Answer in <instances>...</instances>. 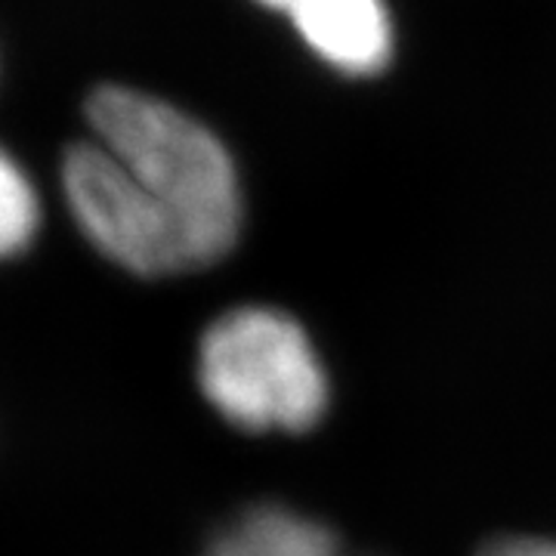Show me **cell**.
Segmentation results:
<instances>
[{
	"label": "cell",
	"mask_w": 556,
	"mask_h": 556,
	"mask_svg": "<svg viewBox=\"0 0 556 556\" xmlns=\"http://www.w3.org/2000/svg\"><path fill=\"white\" fill-rule=\"evenodd\" d=\"M199 387L223 420L248 433H306L331 399L316 343L276 306H236L204 328Z\"/></svg>",
	"instance_id": "cell-2"
},
{
	"label": "cell",
	"mask_w": 556,
	"mask_h": 556,
	"mask_svg": "<svg viewBox=\"0 0 556 556\" xmlns=\"http://www.w3.org/2000/svg\"><path fill=\"white\" fill-rule=\"evenodd\" d=\"M62 195L87 244L124 273L164 278L199 269L177 226L97 139L65 152Z\"/></svg>",
	"instance_id": "cell-3"
},
{
	"label": "cell",
	"mask_w": 556,
	"mask_h": 556,
	"mask_svg": "<svg viewBox=\"0 0 556 556\" xmlns=\"http://www.w3.org/2000/svg\"><path fill=\"white\" fill-rule=\"evenodd\" d=\"M294 22L306 47L343 75H378L393 53L383 0H260Z\"/></svg>",
	"instance_id": "cell-4"
},
{
	"label": "cell",
	"mask_w": 556,
	"mask_h": 556,
	"mask_svg": "<svg viewBox=\"0 0 556 556\" xmlns=\"http://www.w3.org/2000/svg\"><path fill=\"white\" fill-rule=\"evenodd\" d=\"M87 121L93 139L177 226L199 269L236 248L244 219L236 161L201 121L118 84L87 100Z\"/></svg>",
	"instance_id": "cell-1"
},
{
	"label": "cell",
	"mask_w": 556,
	"mask_h": 556,
	"mask_svg": "<svg viewBox=\"0 0 556 556\" xmlns=\"http://www.w3.org/2000/svg\"><path fill=\"white\" fill-rule=\"evenodd\" d=\"M43 229V201L22 161L0 146V266L28 254Z\"/></svg>",
	"instance_id": "cell-6"
},
{
	"label": "cell",
	"mask_w": 556,
	"mask_h": 556,
	"mask_svg": "<svg viewBox=\"0 0 556 556\" xmlns=\"http://www.w3.org/2000/svg\"><path fill=\"white\" fill-rule=\"evenodd\" d=\"M201 556H343L318 519L281 504H257L219 529Z\"/></svg>",
	"instance_id": "cell-5"
},
{
	"label": "cell",
	"mask_w": 556,
	"mask_h": 556,
	"mask_svg": "<svg viewBox=\"0 0 556 556\" xmlns=\"http://www.w3.org/2000/svg\"><path fill=\"white\" fill-rule=\"evenodd\" d=\"M477 556H556V541L554 538L507 535L489 541Z\"/></svg>",
	"instance_id": "cell-7"
}]
</instances>
